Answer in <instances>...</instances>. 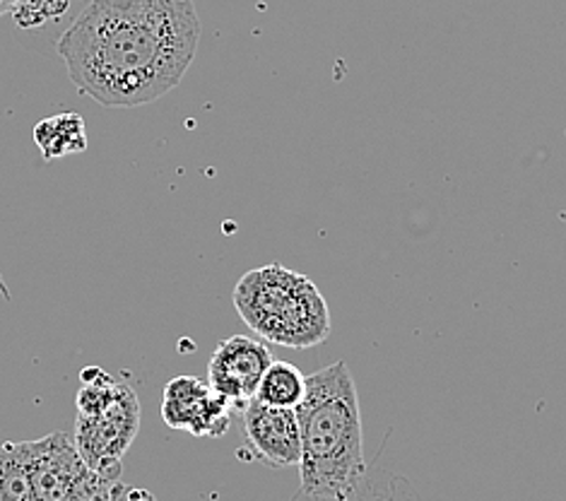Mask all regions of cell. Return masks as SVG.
<instances>
[{
	"label": "cell",
	"mask_w": 566,
	"mask_h": 501,
	"mask_svg": "<svg viewBox=\"0 0 566 501\" xmlns=\"http://www.w3.org/2000/svg\"><path fill=\"white\" fill-rule=\"evenodd\" d=\"M198 42L193 0H92L56 51L80 92L109 109H136L179 87Z\"/></svg>",
	"instance_id": "1"
},
{
	"label": "cell",
	"mask_w": 566,
	"mask_h": 501,
	"mask_svg": "<svg viewBox=\"0 0 566 501\" xmlns=\"http://www.w3.org/2000/svg\"><path fill=\"white\" fill-rule=\"evenodd\" d=\"M302 435V494L318 501L353 497L367 478L361 415L347 362L306 376V396L296 408Z\"/></svg>",
	"instance_id": "2"
},
{
	"label": "cell",
	"mask_w": 566,
	"mask_h": 501,
	"mask_svg": "<svg viewBox=\"0 0 566 501\" xmlns=\"http://www.w3.org/2000/svg\"><path fill=\"white\" fill-rule=\"evenodd\" d=\"M232 300L241 321L271 345L308 349L331 335L326 296L306 275L280 263L249 270Z\"/></svg>",
	"instance_id": "3"
},
{
	"label": "cell",
	"mask_w": 566,
	"mask_h": 501,
	"mask_svg": "<svg viewBox=\"0 0 566 501\" xmlns=\"http://www.w3.org/2000/svg\"><path fill=\"white\" fill-rule=\"evenodd\" d=\"M36 501H114L124 482L102 478L80 458L65 431L22 441Z\"/></svg>",
	"instance_id": "4"
},
{
	"label": "cell",
	"mask_w": 566,
	"mask_h": 501,
	"mask_svg": "<svg viewBox=\"0 0 566 501\" xmlns=\"http://www.w3.org/2000/svg\"><path fill=\"white\" fill-rule=\"evenodd\" d=\"M140 431V403L136 390L120 384L118 396L94 417L75 419V449L85 466L102 478L120 480V460Z\"/></svg>",
	"instance_id": "5"
},
{
	"label": "cell",
	"mask_w": 566,
	"mask_h": 501,
	"mask_svg": "<svg viewBox=\"0 0 566 501\" xmlns=\"http://www.w3.org/2000/svg\"><path fill=\"white\" fill-rule=\"evenodd\" d=\"M273 362V352L265 343L249 335H232L214 347L208 364V384L229 403V408L247 410Z\"/></svg>",
	"instance_id": "6"
},
{
	"label": "cell",
	"mask_w": 566,
	"mask_h": 501,
	"mask_svg": "<svg viewBox=\"0 0 566 501\" xmlns=\"http://www.w3.org/2000/svg\"><path fill=\"white\" fill-rule=\"evenodd\" d=\"M161 419L169 429L218 439L232 425V408L198 376H177L161 393Z\"/></svg>",
	"instance_id": "7"
},
{
	"label": "cell",
	"mask_w": 566,
	"mask_h": 501,
	"mask_svg": "<svg viewBox=\"0 0 566 501\" xmlns=\"http://www.w3.org/2000/svg\"><path fill=\"white\" fill-rule=\"evenodd\" d=\"M244 435L253 458L268 468L300 466L302 435L296 410L253 400L244 410Z\"/></svg>",
	"instance_id": "8"
},
{
	"label": "cell",
	"mask_w": 566,
	"mask_h": 501,
	"mask_svg": "<svg viewBox=\"0 0 566 501\" xmlns=\"http://www.w3.org/2000/svg\"><path fill=\"white\" fill-rule=\"evenodd\" d=\"M34 143L44 159H61L87 150V128L83 116L56 114L34 126Z\"/></svg>",
	"instance_id": "9"
},
{
	"label": "cell",
	"mask_w": 566,
	"mask_h": 501,
	"mask_svg": "<svg viewBox=\"0 0 566 501\" xmlns=\"http://www.w3.org/2000/svg\"><path fill=\"white\" fill-rule=\"evenodd\" d=\"M306 396V376L290 362L275 359L255 390V400L273 408L296 410Z\"/></svg>",
	"instance_id": "10"
},
{
	"label": "cell",
	"mask_w": 566,
	"mask_h": 501,
	"mask_svg": "<svg viewBox=\"0 0 566 501\" xmlns=\"http://www.w3.org/2000/svg\"><path fill=\"white\" fill-rule=\"evenodd\" d=\"M0 501H36L22 441L0 443Z\"/></svg>",
	"instance_id": "11"
},
{
	"label": "cell",
	"mask_w": 566,
	"mask_h": 501,
	"mask_svg": "<svg viewBox=\"0 0 566 501\" xmlns=\"http://www.w3.org/2000/svg\"><path fill=\"white\" fill-rule=\"evenodd\" d=\"M120 384L99 367H87L80 374V388L75 393V408L80 417H94L112 405Z\"/></svg>",
	"instance_id": "12"
},
{
	"label": "cell",
	"mask_w": 566,
	"mask_h": 501,
	"mask_svg": "<svg viewBox=\"0 0 566 501\" xmlns=\"http://www.w3.org/2000/svg\"><path fill=\"white\" fill-rule=\"evenodd\" d=\"M114 501H157V499H155V494H150L147 490H138V487L124 484L118 490V494L114 497Z\"/></svg>",
	"instance_id": "13"
},
{
	"label": "cell",
	"mask_w": 566,
	"mask_h": 501,
	"mask_svg": "<svg viewBox=\"0 0 566 501\" xmlns=\"http://www.w3.org/2000/svg\"><path fill=\"white\" fill-rule=\"evenodd\" d=\"M359 487H361V484H359ZM357 492H359V490H357ZM357 492H355L353 497H347V499H343V501H357Z\"/></svg>",
	"instance_id": "14"
}]
</instances>
